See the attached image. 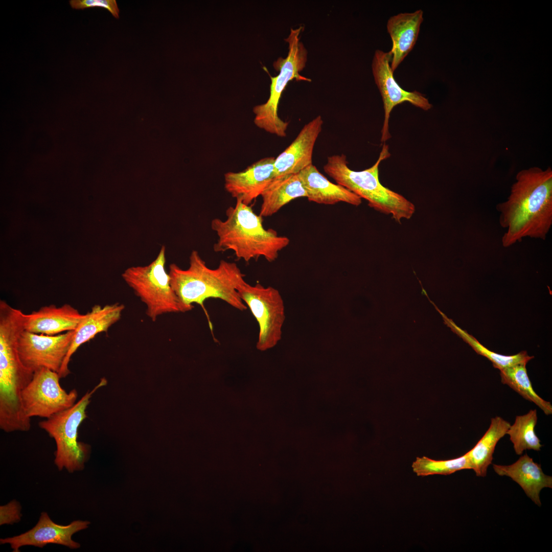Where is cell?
I'll return each instance as SVG.
<instances>
[{"instance_id": "obj_5", "label": "cell", "mask_w": 552, "mask_h": 552, "mask_svg": "<svg viewBox=\"0 0 552 552\" xmlns=\"http://www.w3.org/2000/svg\"><path fill=\"white\" fill-rule=\"evenodd\" d=\"M107 383L106 378H101L94 389L86 393L72 407L39 423V426L55 441L54 463L59 470L65 468L73 473L84 468L91 448L89 445L78 441V428L87 417L86 409L92 395Z\"/></svg>"}, {"instance_id": "obj_17", "label": "cell", "mask_w": 552, "mask_h": 552, "mask_svg": "<svg viewBox=\"0 0 552 552\" xmlns=\"http://www.w3.org/2000/svg\"><path fill=\"white\" fill-rule=\"evenodd\" d=\"M423 16V11L417 10L411 13L396 14L388 19L386 28L392 41L389 52L392 56L390 67L393 72L414 47Z\"/></svg>"}, {"instance_id": "obj_7", "label": "cell", "mask_w": 552, "mask_h": 552, "mask_svg": "<svg viewBox=\"0 0 552 552\" xmlns=\"http://www.w3.org/2000/svg\"><path fill=\"white\" fill-rule=\"evenodd\" d=\"M166 248L162 246L156 258L145 266H131L122 277L146 307V314L153 321L161 315L187 312L173 289L165 269Z\"/></svg>"}, {"instance_id": "obj_27", "label": "cell", "mask_w": 552, "mask_h": 552, "mask_svg": "<svg viewBox=\"0 0 552 552\" xmlns=\"http://www.w3.org/2000/svg\"><path fill=\"white\" fill-rule=\"evenodd\" d=\"M21 506L15 500L0 507V525L13 524L20 521Z\"/></svg>"}, {"instance_id": "obj_24", "label": "cell", "mask_w": 552, "mask_h": 552, "mask_svg": "<svg viewBox=\"0 0 552 552\" xmlns=\"http://www.w3.org/2000/svg\"><path fill=\"white\" fill-rule=\"evenodd\" d=\"M537 419L536 409H531L526 414L516 416L514 424L508 429L507 434L517 455H521L527 449L538 451L542 447L535 431Z\"/></svg>"}, {"instance_id": "obj_6", "label": "cell", "mask_w": 552, "mask_h": 552, "mask_svg": "<svg viewBox=\"0 0 552 552\" xmlns=\"http://www.w3.org/2000/svg\"><path fill=\"white\" fill-rule=\"evenodd\" d=\"M303 29L300 26L290 29L288 37L285 39L288 44L287 57H279L273 63L274 68L279 73L275 77L269 74L271 82L269 97L266 102L253 108L256 125L280 137L286 136L288 126V122L284 121L278 116V106L284 90L288 82L293 79L297 81H311V79L300 74L305 67L308 57L307 49L300 40Z\"/></svg>"}, {"instance_id": "obj_23", "label": "cell", "mask_w": 552, "mask_h": 552, "mask_svg": "<svg viewBox=\"0 0 552 552\" xmlns=\"http://www.w3.org/2000/svg\"><path fill=\"white\" fill-rule=\"evenodd\" d=\"M526 364H516L499 370L501 382L510 386L525 399L535 403L545 415H551L550 402L542 399L533 388Z\"/></svg>"}, {"instance_id": "obj_18", "label": "cell", "mask_w": 552, "mask_h": 552, "mask_svg": "<svg viewBox=\"0 0 552 552\" xmlns=\"http://www.w3.org/2000/svg\"><path fill=\"white\" fill-rule=\"evenodd\" d=\"M298 175L310 201L326 205L343 202L355 206L362 202L360 197L344 187L331 182L313 164L301 171Z\"/></svg>"}, {"instance_id": "obj_11", "label": "cell", "mask_w": 552, "mask_h": 552, "mask_svg": "<svg viewBox=\"0 0 552 552\" xmlns=\"http://www.w3.org/2000/svg\"><path fill=\"white\" fill-rule=\"evenodd\" d=\"M75 330L56 335L23 331L18 351L24 365L33 372L42 368L58 373L70 348Z\"/></svg>"}, {"instance_id": "obj_2", "label": "cell", "mask_w": 552, "mask_h": 552, "mask_svg": "<svg viewBox=\"0 0 552 552\" xmlns=\"http://www.w3.org/2000/svg\"><path fill=\"white\" fill-rule=\"evenodd\" d=\"M168 273L172 287L187 312L193 308L194 303L203 307V302L210 298L222 300L240 311L247 308L237 291L238 287L246 282L245 275L234 262L222 260L217 268L212 269L193 250L187 269L172 263Z\"/></svg>"}, {"instance_id": "obj_16", "label": "cell", "mask_w": 552, "mask_h": 552, "mask_svg": "<svg viewBox=\"0 0 552 552\" xmlns=\"http://www.w3.org/2000/svg\"><path fill=\"white\" fill-rule=\"evenodd\" d=\"M84 315L67 304L59 307L50 305L25 314L24 328L34 333L56 335L75 330Z\"/></svg>"}, {"instance_id": "obj_1", "label": "cell", "mask_w": 552, "mask_h": 552, "mask_svg": "<svg viewBox=\"0 0 552 552\" xmlns=\"http://www.w3.org/2000/svg\"><path fill=\"white\" fill-rule=\"evenodd\" d=\"M500 226L506 229L502 245L509 247L525 237L545 240L552 225V171L533 167L520 171L508 200L498 204Z\"/></svg>"}, {"instance_id": "obj_21", "label": "cell", "mask_w": 552, "mask_h": 552, "mask_svg": "<svg viewBox=\"0 0 552 552\" xmlns=\"http://www.w3.org/2000/svg\"><path fill=\"white\" fill-rule=\"evenodd\" d=\"M511 424L500 417L491 420L490 426L475 446L466 454L471 469L476 475L485 477L493 460V454L498 442L505 434Z\"/></svg>"}, {"instance_id": "obj_25", "label": "cell", "mask_w": 552, "mask_h": 552, "mask_svg": "<svg viewBox=\"0 0 552 552\" xmlns=\"http://www.w3.org/2000/svg\"><path fill=\"white\" fill-rule=\"evenodd\" d=\"M413 472L419 476L449 475L463 469H471L467 455L448 460H433L426 456L417 457L412 463Z\"/></svg>"}, {"instance_id": "obj_20", "label": "cell", "mask_w": 552, "mask_h": 552, "mask_svg": "<svg viewBox=\"0 0 552 552\" xmlns=\"http://www.w3.org/2000/svg\"><path fill=\"white\" fill-rule=\"evenodd\" d=\"M261 196L259 215L266 217L296 198L307 197V193L298 174H290L274 177Z\"/></svg>"}, {"instance_id": "obj_8", "label": "cell", "mask_w": 552, "mask_h": 552, "mask_svg": "<svg viewBox=\"0 0 552 552\" xmlns=\"http://www.w3.org/2000/svg\"><path fill=\"white\" fill-rule=\"evenodd\" d=\"M237 291L259 324L257 349L263 351L275 346L282 338L286 318L279 291L259 283L251 285L245 282L238 287Z\"/></svg>"}, {"instance_id": "obj_3", "label": "cell", "mask_w": 552, "mask_h": 552, "mask_svg": "<svg viewBox=\"0 0 552 552\" xmlns=\"http://www.w3.org/2000/svg\"><path fill=\"white\" fill-rule=\"evenodd\" d=\"M225 214L224 220L211 221V228L218 237L213 246L216 252L232 250L236 258L246 262L261 257L272 262L290 243L288 237L278 235L273 229H265L263 217L239 200L227 209Z\"/></svg>"}, {"instance_id": "obj_26", "label": "cell", "mask_w": 552, "mask_h": 552, "mask_svg": "<svg viewBox=\"0 0 552 552\" xmlns=\"http://www.w3.org/2000/svg\"><path fill=\"white\" fill-rule=\"evenodd\" d=\"M69 3L71 7L75 9L103 8L109 11L116 18H119L120 10L116 0H71Z\"/></svg>"}, {"instance_id": "obj_9", "label": "cell", "mask_w": 552, "mask_h": 552, "mask_svg": "<svg viewBox=\"0 0 552 552\" xmlns=\"http://www.w3.org/2000/svg\"><path fill=\"white\" fill-rule=\"evenodd\" d=\"M57 372L42 367L34 372L31 381L22 392V405L30 418H49L72 407L78 397L73 389L67 393L60 384Z\"/></svg>"}, {"instance_id": "obj_22", "label": "cell", "mask_w": 552, "mask_h": 552, "mask_svg": "<svg viewBox=\"0 0 552 552\" xmlns=\"http://www.w3.org/2000/svg\"><path fill=\"white\" fill-rule=\"evenodd\" d=\"M432 304L442 316L445 324L469 344L477 354L490 360L495 368L500 370L516 364H526L534 357L529 356L526 351H522L513 355H504L489 350L472 335L457 326L451 319L449 318L433 303Z\"/></svg>"}, {"instance_id": "obj_4", "label": "cell", "mask_w": 552, "mask_h": 552, "mask_svg": "<svg viewBox=\"0 0 552 552\" xmlns=\"http://www.w3.org/2000/svg\"><path fill=\"white\" fill-rule=\"evenodd\" d=\"M390 155L388 146L384 143L376 162L366 169L359 171L351 169L343 154L328 157L323 169L337 184L365 199L371 208L390 214L396 221L400 222L402 219L411 217L415 206L403 196L383 186L379 181V165Z\"/></svg>"}, {"instance_id": "obj_14", "label": "cell", "mask_w": 552, "mask_h": 552, "mask_svg": "<svg viewBox=\"0 0 552 552\" xmlns=\"http://www.w3.org/2000/svg\"><path fill=\"white\" fill-rule=\"evenodd\" d=\"M323 124V120L318 116L304 125L291 144L275 158V177L298 174L312 164L314 147Z\"/></svg>"}, {"instance_id": "obj_13", "label": "cell", "mask_w": 552, "mask_h": 552, "mask_svg": "<svg viewBox=\"0 0 552 552\" xmlns=\"http://www.w3.org/2000/svg\"><path fill=\"white\" fill-rule=\"evenodd\" d=\"M274 160L273 157H265L242 171L225 173V190L236 200L249 205L275 177Z\"/></svg>"}, {"instance_id": "obj_19", "label": "cell", "mask_w": 552, "mask_h": 552, "mask_svg": "<svg viewBox=\"0 0 552 552\" xmlns=\"http://www.w3.org/2000/svg\"><path fill=\"white\" fill-rule=\"evenodd\" d=\"M494 471L516 482L526 495L537 505L541 506L539 494L544 488H552V477L545 475L541 465L534 462L527 454L521 456L510 465L493 464Z\"/></svg>"}, {"instance_id": "obj_10", "label": "cell", "mask_w": 552, "mask_h": 552, "mask_svg": "<svg viewBox=\"0 0 552 552\" xmlns=\"http://www.w3.org/2000/svg\"><path fill=\"white\" fill-rule=\"evenodd\" d=\"M392 58L390 52L377 50L374 53L372 62L374 80L383 103L384 119L381 137V142L383 143L391 137L389 131V120L390 112L396 105L408 102L426 111L432 107L428 99L422 94L416 90H405L399 85L390 67Z\"/></svg>"}, {"instance_id": "obj_12", "label": "cell", "mask_w": 552, "mask_h": 552, "mask_svg": "<svg viewBox=\"0 0 552 552\" xmlns=\"http://www.w3.org/2000/svg\"><path fill=\"white\" fill-rule=\"evenodd\" d=\"M88 521L75 520L66 525L55 523L46 512H42L37 523L27 532L12 537L0 539L1 544H9L14 552L24 546L43 547L48 544H59L77 549L80 544L72 539L76 533L88 527Z\"/></svg>"}, {"instance_id": "obj_15", "label": "cell", "mask_w": 552, "mask_h": 552, "mask_svg": "<svg viewBox=\"0 0 552 552\" xmlns=\"http://www.w3.org/2000/svg\"><path fill=\"white\" fill-rule=\"evenodd\" d=\"M124 308V305L118 303L104 306L96 305L85 314L75 330L70 348L58 373L60 378H65L70 374L69 362L77 349L98 334L107 332L112 325L120 319Z\"/></svg>"}]
</instances>
